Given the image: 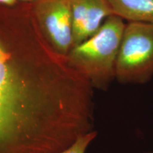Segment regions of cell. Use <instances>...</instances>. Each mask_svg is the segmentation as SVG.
Wrapping results in <instances>:
<instances>
[{
    "label": "cell",
    "mask_w": 153,
    "mask_h": 153,
    "mask_svg": "<svg viewBox=\"0 0 153 153\" xmlns=\"http://www.w3.org/2000/svg\"><path fill=\"white\" fill-rule=\"evenodd\" d=\"M94 87L42 34L31 4H0V153H60L94 126Z\"/></svg>",
    "instance_id": "cell-1"
},
{
    "label": "cell",
    "mask_w": 153,
    "mask_h": 153,
    "mask_svg": "<svg viewBox=\"0 0 153 153\" xmlns=\"http://www.w3.org/2000/svg\"><path fill=\"white\" fill-rule=\"evenodd\" d=\"M126 24L113 14L105 19L94 35L72 48L69 64L94 88L106 91L116 79V62Z\"/></svg>",
    "instance_id": "cell-2"
},
{
    "label": "cell",
    "mask_w": 153,
    "mask_h": 153,
    "mask_svg": "<svg viewBox=\"0 0 153 153\" xmlns=\"http://www.w3.org/2000/svg\"><path fill=\"white\" fill-rule=\"evenodd\" d=\"M152 76L153 24L128 22L116 62V79L124 85H143Z\"/></svg>",
    "instance_id": "cell-3"
},
{
    "label": "cell",
    "mask_w": 153,
    "mask_h": 153,
    "mask_svg": "<svg viewBox=\"0 0 153 153\" xmlns=\"http://www.w3.org/2000/svg\"><path fill=\"white\" fill-rule=\"evenodd\" d=\"M32 11L42 34L57 53L67 56L73 48L72 19L69 0H37Z\"/></svg>",
    "instance_id": "cell-4"
},
{
    "label": "cell",
    "mask_w": 153,
    "mask_h": 153,
    "mask_svg": "<svg viewBox=\"0 0 153 153\" xmlns=\"http://www.w3.org/2000/svg\"><path fill=\"white\" fill-rule=\"evenodd\" d=\"M73 28V47L94 35L113 11L108 0H69Z\"/></svg>",
    "instance_id": "cell-5"
},
{
    "label": "cell",
    "mask_w": 153,
    "mask_h": 153,
    "mask_svg": "<svg viewBox=\"0 0 153 153\" xmlns=\"http://www.w3.org/2000/svg\"><path fill=\"white\" fill-rule=\"evenodd\" d=\"M113 14L129 22L153 24V0H108Z\"/></svg>",
    "instance_id": "cell-6"
},
{
    "label": "cell",
    "mask_w": 153,
    "mask_h": 153,
    "mask_svg": "<svg viewBox=\"0 0 153 153\" xmlns=\"http://www.w3.org/2000/svg\"><path fill=\"white\" fill-rule=\"evenodd\" d=\"M97 135V132L96 131L84 134L78 137L70 147L60 153H85L88 146Z\"/></svg>",
    "instance_id": "cell-7"
},
{
    "label": "cell",
    "mask_w": 153,
    "mask_h": 153,
    "mask_svg": "<svg viewBox=\"0 0 153 153\" xmlns=\"http://www.w3.org/2000/svg\"><path fill=\"white\" fill-rule=\"evenodd\" d=\"M17 0H0V4L13 6L18 3Z\"/></svg>",
    "instance_id": "cell-8"
},
{
    "label": "cell",
    "mask_w": 153,
    "mask_h": 153,
    "mask_svg": "<svg viewBox=\"0 0 153 153\" xmlns=\"http://www.w3.org/2000/svg\"><path fill=\"white\" fill-rule=\"evenodd\" d=\"M18 1H22V2H26V3H33L37 0H17Z\"/></svg>",
    "instance_id": "cell-9"
},
{
    "label": "cell",
    "mask_w": 153,
    "mask_h": 153,
    "mask_svg": "<svg viewBox=\"0 0 153 153\" xmlns=\"http://www.w3.org/2000/svg\"><path fill=\"white\" fill-rule=\"evenodd\" d=\"M145 153H153V152H145Z\"/></svg>",
    "instance_id": "cell-10"
}]
</instances>
